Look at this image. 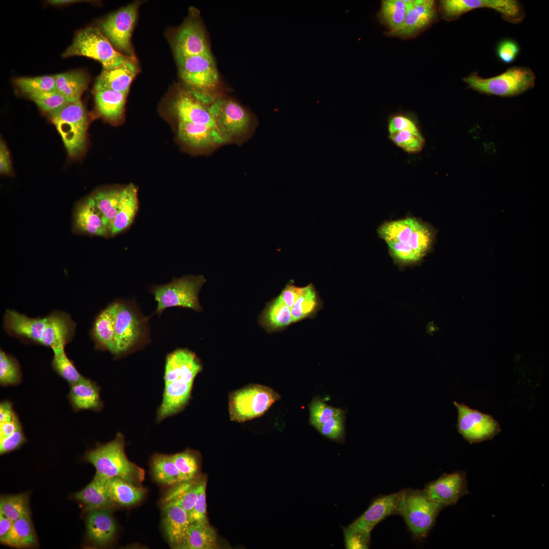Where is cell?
I'll return each instance as SVG.
<instances>
[{
	"label": "cell",
	"mask_w": 549,
	"mask_h": 549,
	"mask_svg": "<svg viewBox=\"0 0 549 549\" xmlns=\"http://www.w3.org/2000/svg\"><path fill=\"white\" fill-rule=\"evenodd\" d=\"M202 366L196 354L187 348H178L165 358L164 388L162 402L157 412V421L182 411L191 395L195 377Z\"/></svg>",
	"instance_id": "cell-1"
},
{
	"label": "cell",
	"mask_w": 549,
	"mask_h": 549,
	"mask_svg": "<svg viewBox=\"0 0 549 549\" xmlns=\"http://www.w3.org/2000/svg\"><path fill=\"white\" fill-rule=\"evenodd\" d=\"M379 236L387 243L391 255L400 264H412L421 260L431 249L434 234L426 224L408 218L382 225Z\"/></svg>",
	"instance_id": "cell-2"
},
{
	"label": "cell",
	"mask_w": 549,
	"mask_h": 549,
	"mask_svg": "<svg viewBox=\"0 0 549 549\" xmlns=\"http://www.w3.org/2000/svg\"><path fill=\"white\" fill-rule=\"evenodd\" d=\"M84 459L95 467L96 475L104 479L118 476L138 485L145 478L144 469L128 459L125 437L119 432L112 440L87 451Z\"/></svg>",
	"instance_id": "cell-3"
},
{
	"label": "cell",
	"mask_w": 549,
	"mask_h": 549,
	"mask_svg": "<svg viewBox=\"0 0 549 549\" xmlns=\"http://www.w3.org/2000/svg\"><path fill=\"white\" fill-rule=\"evenodd\" d=\"M116 302L115 359L140 350L150 341L149 317L141 313L135 301L119 299Z\"/></svg>",
	"instance_id": "cell-4"
},
{
	"label": "cell",
	"mask_w": 549,
	"mask_h": 549,
	"mask_svg": "<svg viewBox=\"0 0 549 549\" xmlns=\"http://www.w3.org/2000/svg\"><path fill=\"white\" fill-rule=\"evenodd\" d=\"M75 55L92 58L102 64L103 69L122 65L136 59L134 56L124 55L116 51L101 29L90 26L79 31L72 43L63 54V57Z\"/></svg>",
	"instance_id": "cell-5"
},
{
	"label": "cell",
	"mask_w": 549,
	"mask_h": 549,
	"mask_svg": "<svg viewBox=\"0 0 549 549\" xmlns=\"http://www.w3.org/2000/svg\"><path fill=\"white\" fill-rule=\"evenodd\" d=\"M536 77L531 69L514 66L497 76L484 78L473 72L463 81L473 89L485 94L501 97L520 95L535 85Z\"/></svg>",
	"instance_id": "cell-6"
},
{
	"label": "cell",
	"mask_w": 549,
	"mask_h": 549,
	"mask_svg": "<svg viewBox=\"0 0 549 549\" xmlns=\"http://www.w3.org/2000/svg\"><path fill=\"white\" fill-rule=\"evenodd\" d=\"M205 282L206 279L202 275H188L174 278L165 285L152 286L150 292L157 302V307L152 315L160 316L166 309L174 307L201 311L199 292Z\"/></svg>",
	"instance_id": "cell-7"
},
{
	"label": "cell",
	"mask_w": 549,
	"mask_h": 549,
	"mask_svg": "<svg viewBox=\"0 0 549 549\" xmlns=\"http://www.w3.org/2000/svg\"><path fill=\"white\" fill-rule=\"evenodd\" d=\"M280 398L271 388L259 384H250L233 391L229 396L231 420L242 422L260 417Z\"/></svg>",
	"instance_id": "cell-8"
},
{
	"label": "cell",
	"mask_w": 549,
	"mask_h": 549,
	"mask_svg": "<svg viewBox=\"0 0 549 549\" xmlns=\"http://www.w3.org/2000/svg\"><path fill=\"white\" fill-rule=\"evenodd\" d=\"M442 507L430 499L423 490H403L400 515L413 535L420 539L432 529Z\"/></svg>",
	"instance_id": "cell-9"
},
{
	"label": "cell",
	"mask_w": 549,
	"mask_h": 549,
	"mask_svg": "<svg viewBox=\"0 0 549 549\" xmlns=\"http://www.w3.org/2000/svg\"><path fill=\"white\" fill-rule=\"evenodd\" d=\"M478 8L493 9L506 21L512 23L521 22L525 16L522 5L515 0H443L440 2L442 17L449 21Z\"/></svg>",
	"instance_id": "cell-10"
},
{
	"label": "cell",
	"mask_w": 549,
	"mask_h": 549,
	"mask_svg": "<svg viewBox=\"0 0 549 549\" xmlns=\"http://www.w3.org/2000/svg\"><path fill=\"white\" fill-rule=\"evenodd\" d=\"M210 108L217 129L227 142L242 137L251 126L249 114L234 101L218 100Z\"/></svg>",
	"instance_id": "cell-11"
},
{
	"label": "cell",
	"mask_w": 549,
	"mask_h": 549,
	"mask_svg": "<svg viewBox=\"0 0 549 549\" xmlns=\"http://www.w3.org/2000/svg\"><path fill=\"white\" fill-rule=\"evenodd\" d=\"M453 404L458 412V431L469 442L491 439L500 432V424L492 415L455 401Z\"/></svg>",
	"instance_id": "cell-12"
},
{
	"label": "cell",
	"mask_w": 549,
	"mask_h": 549,
	"mask_svg": "<svg viewBox=\"0 0 549 549\" xmlns=\"http://www.w3.org/2000/svg\"><path fill=\"white\" fill-rule=\"evenodd\" d=\"M139 3H132L109 15L101 24V30L111 43L128 56H134L131 36L137 18Z\"/></svg>",
	"instance_id": "cell-13"
},
{
	"label": "cell",
	"mask_w": 549,
	"mask_h": 549,
	"mask_svg": "<svg viewBox=\"0 0 549 549\" xmlns=\"http://www.w3.org/2000/svg\"><path fill=\"white\" fill-rule=\"evenodd\" d=\"M182 80L197 90L215 88L219 76L211 53L176 58Z\"/></svg>",
	"instance_id": "cell-14"
},
{
	"label": "cell",
	"mask_w": 549,
	"mask_h": 549,
	"mask_svg": "<svg viewBox=\"0 0 549 549\" xmlns=\"http://www.w3.org/2000/svg\"><path fill=\"white\" fill-rule=\"evenodd\" d=\"M402 494L403 490L376 499L348 528L371 533L374 527L386 517L392 514H400Z\"/></svg>",
	"instance_id": "cell-15"
},
{
	"label": "cell",
	"mask_w": 549,
	"mask_h": 549,
	"mask_svg": "<svg viewBox=\"0 0 549 549\" xmlns=\"http://www.w3.org/2000/svg\"><path fill=\"white\" fill-rule=\"evenodd\" d=\"M173 49L176 58L210 53L200 23L188 19L179 28L174 38Z\"/></svg>",
	"instance_id": "cell-16"
},
{
	"label": "cell",
	"mask_w": 549,
	"mask_h": 549,
	"mask_svg": "<svg viewBox=\"0 0 549 549\" xmlns=\"http://www.w3.org/2000/svg\"><path fill=\"white\" fill-rule=\"evenodd\" d=\"M437 16L434 1H410L403 23L395 30L390 32L389 34L403 38L412 37L433 22Z\"/></svg>",
	"instance_id": "cell-17"
},
{
	"label": "cell",
	"mask_w": 549,
	"mask_h": 549,
	"mask_svg": "<svg viewBox=\"0 0 549 549\" xmlns=\"http://www.w3.org/2000/svg\"><path fill=\"white\" fill-rule=\"evenodd\" d=\"M423 491L430 499L443 507L453 505L467 492L466 478L458 472L444 475L429 483Z\"/></svg>",
	"instance_id": "cell-18"
},
{
	"label": "cell",
	"mask_w": 549,
	"mask_h": 549,
	"mask_svg": "<svg viewBox=\"0 0 549 549\" xmlns=\"http://www.w3.org/2000/svg\"><path fill=\"white\" fill-rule=\"evenodd\" d=\"M177 133L183 142L198 149H211L227 142L216 127L207 124L178 121Z\"/></svg>",
	"instance_id": "cell-19"
},
{
	"label": "cell",
	"mask_w": 549,
	"mask_h": 549,
	"mask_svg": "<svg viewBox=\"0 0 549 549\" xmlns=\"http://www.w3.org/2000/svg\"><path fill=\"white\" fill-rule=\"evenodd\" d=\"M171 109L178 122L207 124L217 128L210 107H206L193 94L186 92L178 94L171 104Z\"/></svg>",
	"instance_id": "cell-20"
},
{
	"label": "cell",
	"mask_w": 549,
	"mask_h": 549,
	"mask_svg": "<svg viewBox=\"0 0 549 549\" xmlns=\"http://www.w3.org/2000/svg\"><path fill=\"white\" fill-rule=\"evenodd\" d=\"M46 327L41 345L51 349L65 347L73 338L76 324L65 312L54 311L46 317Z\"/></svg>",
	"instance_id": "cell-21"
},
{
	"label": "cell",
	"mask_w": 549,
	"mask_h": 549,
	"mask_svg": "<svg viewBox=\"0 0 549 549\" xmlns=\"http://www.w3.org/2000/svg\"><path fill=\"white\" fill-rule=\"evenodd\" d=\"M46 318L28 317L15 311L8 310L4 316V327L10 334L41 344Z\"/></svg>",
	"instance_id": "cell-22"
},
{
	"label": "cell",
	"mask_w": 549,
	"mask_h": 549,
	"mask_svg": "<svg viewBox=\"0 0 549 549\" xmlns=\"http://www.w3.org/2000/svg\"><path fill=\"white\" fill-rule=\"evenodd\" d=\"M115 301L108 304L96 317L90 334L97 350L107 351L112 355L115 345Z\"/></svg>",
	"instance_id": "cell-23"
},
{
	"label": "cell",
	"mask_w": 549,
	"mask_h": 549,
	"mask_svg": "<svg viewBox=\"0 0 549 549\" xmlns=\"http://www.w3.org/2000/svg\"><path fill=\"white\" fill-rule=\"evenodd\" d=\"M70 386L67 397L74 411L89 410L99 412L103 409L100 387L95 382L84 377Z\"/></svg>",
	"instance_id": "cell-24"
},
{
	"label": "cell",
	"mask_w": 549,
	"mask_h": 549,
	"mask_svg": "<svg viewBox=\"0 0 549 549\" xmlns=\"http://www.w3.org/2000/svg\"><path fill=\"white\" fill-rule=\"evenodd\" d=\"M86 530L90 539L96 544L105 546L114 538L116 526L109 509H98L88 511Z\"/></svg>",
	"instance_id": "cell-25"
},
{
	"label": "cell",
	"mask_w": 549,
	"mask_h": 549,
	"mask_svg": "<svg viewBox=\"0 0 549 549\" xmlns=\"http://www.w3.org/2000/svg\"><path fill=\"white\" fill-rule=\"evenodd\" d=\"M138 72L136 59L109 69H103L95 87L128 94L130 85Z\"/></svg>",
	"instance_id": "cell-26"
},
{
	"label": "cell",
	"mask_w": 549,
	"mask_h": 549,
	"mask_svg": "<svg viewBox=\"0 0 549 549\" xmlns=\"http://www.w3.org/2000/svg\"><path fill=\"white\" fill-rule=\"evenodd\" d=\"M163 526L170 545L175 548L183 541L190 524L188 513L176 504L163 506Z\"/></svg>",
	"instance_id": "cell-27"
},
{
	"label": "cell",
	"mask_w": 549,
	"mask_h": 549,
	"mask_svg": "<svg viewBox=\"0 0 549 549\" xmlns=\"http://www.w3.org/2000/svg\"><path fill=\"white\" fill-rule=\"evenodd\" d=\"M127 94L101 87H95L97 110L107 120L115 123L123 116Z\"/></svg>",
	"instance_id": "cell-28"
},
{
	"label": "cell",
	"mask_w": 549,
	"mask_h": 549,
	"mask_svg": "<svg viewBox=\"0 0 549 549\" xmlns=\"http://www.w3.org/2000/svg\"><path fill=\"white\" fill-rule=\"evenodd\" d=\"M95 475L92 481L75 494V498L81 502L87 511L109 509L114 504L110 497L106 481Z\"/></svg>",
	"instance_id": "cell-29"
},
{
	"label": "cell",
	"mask_w": 549,
	"mask_h": 549,
	"mask_svg": "<svg viewBox=\"0 0 549 549\" xmlns=\"http://www.w3.org/2000/svg\"><path fill=\"white\" fill-rule=\"evenodd\" d=\"M51 120L60 135L69 155L71 157L79 155L85 147L88 124L55 119Z\"/></svg>",
	"instance_id": "cell-30"
},
{
	"label": "cell",
	"mask_w": 549,
	"mask_h": 549,
	"mask_svg": "<svg viewBox=\"0 0 549 549\" xmlns=\"http://www.w3.org/2000/svg\"><path fill=\"white\" fill-rule=\"evenodd\" d=\"M75 223L79 230L90 235L104 236L109 233L93 197L88 198L77 208Z\"/></svg>",
	"instance_id": "cell-31"
},
{
	"label": "cell",
	"mask_w": 549,
	"mask_h": 549,
	"mask_svg": "<svg viewBox=\"0 0 549 549\" xmlns=\"http://www.w3.org/2000/svg\"><path fill=\"white\" fill-rule=\"evenodd\" d=\"M138 207L137 188L131 184L123 188V196L116 216L109 233L117 234L127 228L132 223Z\"/></svg>",
	"instance_id": "cell-32"
},
{
	"label": "cell",
	"mask_w": 549,
	"mask_h": 549,
	"mask_svg": "<svg viewBox=\"0 0 549 549\" xmlns=\"http://www.w3.org/2000/svg\"><path fill=\"white\" fill-rule=\"evenodd\" d=\"M106 483L112 502L120 506L135 505L143 499L145 493L142 487L131 483L120 477L109 478Z\"/></svg>",
	"instance_id": "cell-33"
},
{
	"label": "cell",
	"mask_w": 549,
	"mask_h": 549,
	"mask_svg": "<svg viewBox=\"0 0 549 549\" xmlns=\"http://www.w3.org/2000/svg\"><path fill=\"white\" fill-rule=\"evenodd\" d=\"M259 321L268 332L283 329L293 323L290 309L279 296L266 304Z\"/></svg>",
	"instance_id": "cell-34"
},
{
	"label": "cell",
	"mask_w": 549,
	"mask_h": 549,
	"mask_svg": "<svg viewBox=\"0 0 549 549\" xmlns=\"http://www.w3.org/2000/svg\"><path fill=\"white\" fill-rule=\"evenodd\" d=\"M56 92L69 102L80 101L88 79L82 71H73L54 75Z\"/></svg>",
	"instance_id": "cell-35"
},
{
	"label": "cell",
	"mask_w": 549,
	"mask_h": 549,
	"mask_svg": "<svg viewBox=\"0 0 549 549\" xmlns=\"http://www.w3.org/2000/svg\"><path fill=\"white\" fill-rule=\"evenodd\" d=\"M217 547L215 530L207 523H192L178 549H214Z\"/></svg>",
	"instance_id": "cell-36"
},
{
	"label": "cell",
	"mask_w": 549,
	"mask_h": 549,
	"mask_svg": "<svg viewBox=\"0 0 549 549\" xmlns=\"http://www.w3.org/2000/svg\"><path fill=\"white\" fill-rule=\"evenodd\" d=\"M206 481L193 480L176 484L166 494V504L179 505L189 513L195 506Z\"/></svg>",
	"instance_id": "cell-37"
},
{
	"label": "cell",
	"mask_w": 549,
	"mask_h": 549,
	"mask_svg": "<svg viewBox=\"0 0 549 549\" xmlns=\"http://www.w3.org/2000/svg\"><path fill=\"white\" fill-rule=\"evenodd\" d=\"M3 544L18 548L37 546V538L30 514L24 515L13 521L12 528Z\"/></svg>",
	"instance_id": "cell-38"
},
{
	"label": "cell",
	"mask_w": 549,
	"mask_h": 549,
	"mask_svg": "<svg viewBox=\"0 0 549 549\" xmlns=\"http://www.w3.org/2000/svg\"><path fill=\"white\" fill-rule=\"evenodd\" d=\"M322 301L313 284L305 286V289L295 302L291 314L292 322L295 323L306 318H312L321 309Z\"/></svg>",
	"instance_id": "cell-39"
},
{
	"label": "cell",
	"mask_w": 549,
	"mask_h": 549,
	"mask_svg": "<svg viewBox=\"0 0 549 549\" xmlns=\"http://www.w3.org/2000/svg\"><path fill=\"white\" fill-rule=\"evenodd\" d=\"M123 192V189H111L99 192L93 197L96 206L109 233L118 212Z\"/></svg>",
	"instance_id": "cell-40"
},
{
	"label": "cell",
	"mask_w": 549,
	"mask_h": 549,
	"mask_svg": "<svg viewBox=\"0 0 549 549\" xmlns=\"http://www.w3.org/2000/svg\"><path fill=\"white\" fill-rule=\"evenodd\" d=\"M151 466L154 478L158 482L167 485L182 482L172 454H155L151 459Z\"/></svg>",
	"instance_id": "cell-41"
},
{
	"label": "cell",
	"mask_w": 549,
	"mask_h": 549,
	"mask_svg": "<svg viewBox=\"0 0 549 549\" xmlns=\"http://www.w3.org/2000/svg\"><path fill=\"white\" fill-rule=\"evenodd\" d=\"M410 1L386 0L382 2L380 15L390 32L397 29L403 23Z\"/></svg>",
	"instance_id": "cell-42"
},
{
	"label": "cell",
	"mask_w": 549,
	"mask_h": 549,
	"mask_svg": "<svg viewBox=\"0 0 549 549\" xmlns=\"http://www.w3.org/2000/svg\"><path fill=\"white\" fill-rule=\"evenodd\" d=\"M53 357L51 366L56 374L70 385L81 380L83 376L78 371L73 362L67 356L65 347L52 349Z\"/></svg>",
	"instance_id": "cell-43"
},
{
	"label": "cell",
	"mask_w": 549,
	"mask_h": 549,
	"mask_svg": "<svg viewBox=\"0 0 549 549\" xmlns=\"http://www.w3.org/2000/svg\"><path fill=\"white\" fill-rule=\"evenodd\" d=\"M0 511L12 521L30 514L28 495L19 494L1 496Z\"/></svg>",
	"instance_id": "cell-44"
},
{
	"label": "cell",
	"mask_w": 549,
	"mask_h": 549,
	"mask_svg": "<svg viewBox=\"0 0 549 549\" xmlns=\"http://www.w3.org/2000/svg\"><path fill=\"white\" fill-rule=\"evenodd\" d=\"M22 381V373L17 360L10 354L0 350V384L2 386L19 384Z\"/></svg>",
	"instance_id": "cell-45"
},
{
	"label": "cell",
	"mask_w": 549,
	"mask_h": 549,
	"mask_svg": "<svg viewBox=\"0 0 549 549\" xmlns=\"http://www.w3.org/2000/svg\"><path fill=\"white\" fill-rule=\"evenodd\" d=\"M177 467L182 482L196 478L199 469V456L195 451L187 449L184 451L172 454Z\"/></svg>",
	"instance_id": "cell-46"
},
{
	"label": "cell",
	"mask_w": 549,
	"mask_h": 549,
	"mask_svg": "<svg viewBox=\"0 0 549 549\" xmlns=\"http://www.w3.org/2000/svg\"><path fill=\"white\" fill-rule=\"evenodd\" d=\"M19 88L27 95L56 91L54 75L21 77L16 80Z\"/></svg>",
	"instance_id": "cell-47"
},
{
	"label": "cell",
	"mask_w": 549,
	"mask_h": 549,
	"mask_svg": "<svg viewBox=\"0 0 549 549\" xmlns=\"http://www.w3.org/2000/svg\"><path fill=\"white\" fill-rule=\"evenodd\" d=\"M389 138L394 144L409 154L420 152L425 144L424 138L420 132L404 130L389 134Z\"/></svg>",
	"instance_id": "cell-48"
},
{
	"label": "cell",
	"mask_w": 549,
	"mask_h": 549,
	"mask_svg": "<svg viewBox=\"0 0 549 549\" xmlns=\"http://www.w3.org/2000/svg\"><path fill=\"white\" fill-rule=\"evenodd\" d=\"M340 408L329 406L322 400L316 399L310 405V421L315 428L331 418L344 413Z\"/></svg>",
	"instance_id": "cell-49"
},
{
	"label": "cell",
	"mask_w": 549,
	"mask_h": 549,
	"mask_svg": "<svg viewBox=\"0 0 549 549\" xmlns=\"http://www.w3.org/2000/svg\"><path fill=\"white\" fill-rule=\"evenodd\" d=\"M27 96L39 108L48 114L58 110L69 102L56 91Z\"/></svg>",
	"instance_id": "cell-50"
},
{
	"label": "cell",
	"mask_w": 549,
	"mask_h": 549,
	"mask_svg": "<svg viewBox=\"0 0 549 549\" xmlns=\"http://www.w3.org/2000/svg\"><path fill=\"white\" fill-rule=\"evenodd\" d=\"M388 130L389 134L404 130L420 132L415 116L407 113H399L391 116L388 119Z\"/></svg>",
	"instance_id": "cell-51"
},
{
	"label": "cell",
	"mask_w": 549,
	"mask_h": 549,
	"mask_svg": "<svg viewBox=\"0 0 549 549\" xmlns=\"http://www.w3.org/2000/svg\"><path fill=\"white\" fill-rule=\"evenodd\" d=\"M345 413L329 419L316 429L323 436L333 440L341 441L344 436Z\"/></svg>",
	"instance_id": "cell-52"
},
{
	"label": "cell",
	"mask_w": 549,
	"mask_h": 549,
	"mask_svg": "<svg viewBox=\"0 0 549 549\" xmlns=\"http://www.w3.org/2000/svg\"><path fill=\"white\" fill-rule=\"evenodd\" d=\"M345 545L349 549L368 548L371 541V533L345 528L344 530Z\"/></svg>",
	"instance_id": "cell-53"
},
{
	"label": "cell",
	"mask_w": 549,
	"mask_h": 549,
	"mask_svg": "<svg viewBox=\"0 0 549 549\" xmlns=\"http://www.w3.org/2000/svg\"><path fill=\"white\" fill-rule=\"evenodd\" d=\"M520 51L517 43L510 39L500 41L496 49L498 59L504 64L512 63L518 56Z\"/></svg>",
	"instance_id": "cell-54"
},
{
	"label": "cell",
	"mask_w": 549,
	"mask_h": 549,
	"mask_svg": "<svg viewBox=\"0 0 549 549\" xmlns=\"http://www.w3.org/2000/svg\"><path fill=\"white\" fill-rule=\"evenodd\" d=\"M206 482L203 485L195 506L188 513L190 524L208 523L206 512Z\"/></svg>",
	"instance_id": "cell-55"
},
{
	"label": "cell",
	"mask_w": 549,
	"mask_h": 549,
	"mask_svg": "<svg viewBox=\"0 0 549 549\" xmlns=\"http://www.w3.org/2000/svg\"><path fill=\"white\" fill-rule=\"evenodd\" d=\"M26 441L22 428L11 435L0 439V454H4L16 450Z\"/></svg>",
	"instance_id": "cell-56"
},
{
	"label": "cell",
	"mask_w": 549,
	"mask_h": 549,
	"mask_svg": "<svg viewBox=\"0 0 549 549\" xmlns=\"http://www.w3.org/2000/svg\"><path fill=\"white\" fill-rule=\"evenodd\" d=\"M12 170L10 154L7 147L3 140L0 142V173L2 174H10Z\"/></svg>",
	"instance_id": "cell-57"
},
{
	"label": "cell",
	"mask_w": 549,
	"mask_h": 549,
	"mask_svg": "<svg viewBox=\"0 0 549 549\" xmlns=\"http://www.w3.org/2000/svg\"><path fill=\"white\" fill-rule=\"evenodd\" d=\"M22 428L19 418L0 422V439L7 437L19 429Z\"/></svg>",
	"instance_id": "cell-58"
},
{
	"label": "cell",
	"mask_w": 549,
	"mask_h": 549,
	"mask_svg": "<svg viewBox=\"0 0 549 549\" xmlns=\"http://www.w3.org/2000/svg\"><path fill=\"white\" fill-rule=\"evenodd\" d=\"M18 418L13 408V404L8 400L0 404V422L10 421Z\"/></svg>",
	"instance_id": "cell-59"
},
{
	"label": "cell",
	"mask_w": 549,
	"mask_h": 549,
	"mask_svg": "<svg viewBox=\"0 0 549 549\" xmlns=\"http://www.w3.org/2000/svg\"><path fill=\"white\" fill-rule=\"evenodd\" d=\"M13 521L0 511V541L3 544L12 526Z\"/></svg>",
	"instance_id": "cell-60"
},
{
	"label": "cell",
	"mask_w": 549,
	"mask_h": 549,
	"mask_svg": "<svg viewBox=\"0 0 549 549\" xmlns=\"http://www.w3.org/2000/svg\"><path fill=\"white\" fill-rule=\"evenodd\" d=\"M48 2H49L48 3H49L51 4L59 5L68 4H69V3H75V2H76V1H73V0H52V1H49Z\"/></svg>",
	"instance_id": "cell-61"
}]
</instances>
